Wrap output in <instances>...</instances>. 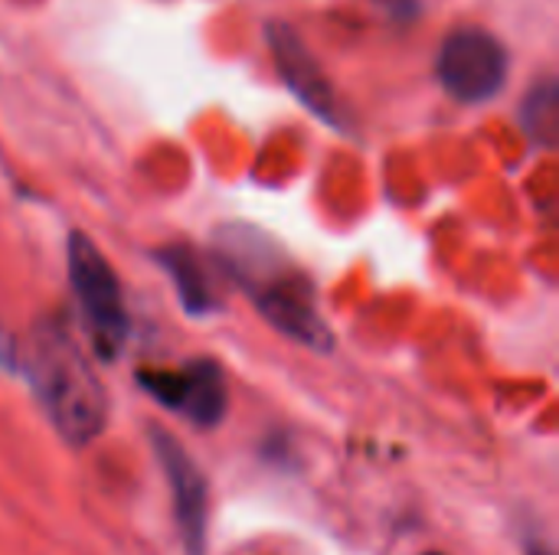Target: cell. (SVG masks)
<instances>
[{"instance_id":"1","label":"cell","mask_w":559,"mask_h":555,"mask_svg":"<svg viewBox=\"0 0 559 555\" xmlns=\"http://www.w3.org/2000/svg\"><path fill=\"white\" fill-rule=\"evenodd\" d=\"M26 373L52 429L72 448H82L105 432V386L66 324L49 317L33 327V340L26 347Z\"/></svg>"},{"instance_id":"2","label":"cell","mask_w":559,"mask_h":555,"mask_svg":"<svg viewBox=\"0 0 559 555\" xmlns=\"http://www.w3.org/2000/svg\"><path fill=\"white\" fill-rule=\"evenodd\" d=\"M69 281L95 353L102 360H115L124 350L128 327H131L124 298L108 258L82 232H72L69 239Z\"/></svg>"},{"instance_id":"3","label":"cell","mask_w":559,"mask_h":555,"mask_svg":"<svg viewBox=\"0 0 559 555\" xmlns=\"http://www.w3.org/2000/svg\"><path fill=\"white\" fill-rule=\"evenodd\" d=\"M504 75H508V56L491 33L478 26H465L445 39L439 56V79L452 98L485 101L504 85Z\"/></svg>"},{"instance_id":"4","label":"cell","mask_w":559,"mask_h":555,"mask_svg":"<svg viewBox=\"0 0 559 555\" xmlns=\"http://www.w3.org/2000/svg\"><path fill=\"white\" fill-rule=\"evenodd\" d=\"M138 383L197 429H213L226 415V379L213 360H193L180 370H141Z\"/></svg>"},{"instance_id":"5","label":"cell","mask_w":559,"mask_h":555,"mask_svg":"<svg viewBox=\"0 0 559 555\" xmlns=\"http://www.w3.org/2000/svg\"><path fill=\"white\" fill-rule=\"evenodd\" d=\"M154 442V455L164 468L170 497H174V517L183 536L187 555H203L206 550V514H210V494H206V481L197 468V461L183 451V445L154 429L151 432Z\"/></svg>"},{"instance_id":"6","label":"cell","mask_w":559,"mask_h":555,"mask_svg":"<svg viewBox=\"0 0 559 555\" xmlns=\"http://www.w3.org/2000/svg\"><path fill=\"white\" fill-rule=\"evenodd\" d=\"M259 311L265 314L269 324H275L285 337L314 347V350H331V330L318 314L314 304V291L308 285V278L301 272H288L278 281H272L269 288H262L259 294H252Z\"/></svg>"},{"instance_id":"7","label":"cell","mask_w":559,"mask_h":555,"mask_svg":"<svg viewBox=\"0 0 559 555\" xmlns=\"http://www.w3.org/2000/svg\"><path fill=\"white\" fill-rule=\"evenodd\" d=\"M216 255L219 265L252 294L292 272L285 252L252 226H226L216 232Z\"/></svg>"},{"instance_id":"8","label":"cell","mask_w":559,"mask_h":555,"mask_svg":"<svg viewBox=\"0 0 559 555\" xmlns=\"http://www.w3.org/2000/svg\"><path fill=\"white\" fill-rule=\"evenodd\" d=\"M269 39H272L275 59H278L282 75L288 79V85L301 95V101H305L311 111H318L321 118L334 121V95H331V85H328V79L318 72V65H314V59L308 56V49L301 46V39H298L288 26H282V23H275V26L269 29Z\"/></svg>"},{"instance_id":"9","label":"cell","mask_w":559,"mask_h":555,"mask_svg":"<svg viewBox=\"0 0 559 555\" xmlns=\"http://www.w3.org/2000/svg\"><path fill=\"white\" fill-rule=\"evenodd\" d=\"M160 262H164V272H170L187 314L203 317V314L216 311L219 301H216V291L210 285V275L190 249H167V252H160Z\"/></svg>"},{"instance_id":"10","label":"cell","mask_w":559,"mask_h":555,"mask_svg":"<svg viewBox=\"0 0 559 555\" xmlns=\"http://www.w3.org/2000/svg\"><path fill=\"white\" fill-rule=\"evenodd\" d=\"M524 124H527L531 137H537L544 144H554V134H557V92H554V82L531 92L527 108H524Z\"/></svg>"},{"instance_id":"11","label":"cell","mask_w":559,"mask_h":555,"mask_svg":"<svg viewBox=\"0 0 559 555\" xmlns=\"http://www.w3.org/2000/svg\"><path fill=\"white\" fill-rule=\"evenodd\" d=\"M527 555H554L547 546H540V543H534V546H527Z\"/></svg>"},{"instance_id":"12","label":"cell","mask_w":559,"mask_h":555,"mask_svg":"<svg viewBox=\"0 0 559 555\" xmlns=\"http://www.w3.org/2000/svg\"><path fill=\"white\" fill-rule=\"evenodd\" d=\"M426 555H442V553H426Z\"/></svg>"}]
</instances>
